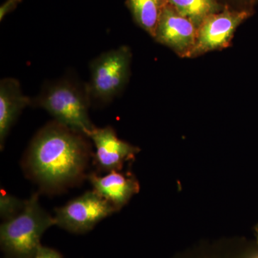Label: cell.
<instances>
[{"label": "cell", "instance_id": "277c9868", "mask_svg": "<svg viewBox=\"0 0 258 258\" xmlns=\"http://www.w3.org/2000/svg\"><path fill=\"white\" fill-rule=\"evenodd\" d=\"M132 54L121 46L103 52L90 64L91 78L86 85L91 103L106 105L118 96L128 82Z\"/></svg>", "mask_w": 258, "mask_h": 258}, {"label": "cell", "instance_id": "7a4b0ae2", "mask_svg": "<svg viewBox=\"0 0 258 258\" xmlns=\"http://www.w3.org/2000/svg\"><path fill=\"white\" fill-rule=\"evenodd\" d=\"M32 104L43 108L55 121L88 137L96 128L89 118L91 104L86 86L69 79H61L44 87Z\"/></svg>", "mask_w": 258, "mask_h": 258}, {"label": "cell", "instance_id": "8fae6325", "mask_svg": "<svg viewBox=\"0 0 258 258\" xmlns=\"http://www.w3.org/2000/svg\"><path fill=\"white\" fill-rule=\"evenodd\" d=\"M127 4L139 26L154 38L166 0H128Z\"/></svg>", "mask_w": 258, "mask_h": 258}, {"label": "cell", "instance_id": "9c48e42d", "mask_svg": "<svg viewBox=\"0 0 258 258\" xmlns=\"http://www.w3.org/2000/svg\"><path fill=\"white\" fill-rule=\"evenodd\" d=\"M32 99L25 96L18 80L5 78L0 82V144L3 149L15 121Z\"/></svg>", "mask_w": 258, "mask_h": 258}, {"label": "cell", "instance_id": "6da1fadb", "mask_svg": "<svg viewBox=\"0 0 258 258\" xmlns=\"http://www.w3.org/2000/svg\"><path fill=\"white\" fill-rule=\"evenodd\" d=\"M83 134L54 121L39 131L29 147L27 167L45 187L56 189L83 176L89 145Z\"/></svg>", "mask_w": 258, "mask_h": 258}, {"label": "cell", "instance_id": "4fadbf2b", "mask_svg": "<svg viewBox=\"0 0 258 258\" xmlns=\"http://www.w3.org/2000/svg\"><path fill=\"white\" fill-rule=\"evenodd\" d=\"M26 201L23 202L10 194L1 191L0 195V214L5 221L13 219L20 213L25 208Z\"/></svg>", "mask_w": 258, "mask_h": 258}, {"label": "cell", "instance_id": "e0dca14e", "mask_svg": "<svg viewBox=\"0 0 258 258\" xmlns=\"http://www.w3.org/2000/svg\"><path fill=\"white\" fill-rule=\"evenodd\" d=\"M255 232H256V237H257V247H258V227H256L255 229ZM252 258H258V250L257 252V253L256 254H254L253 257Z\"/></svg>", "mask_w": 258, "mask_h": 258}, {"label": "cell", "instance_id": "9a60e30c", "mask_svg": "<svg viewBox=\"0 0 258 258\" xmlns=\"http://www.w3.org/2000/svg\"><path fill=\"white\" fill-rule=\"evenodd\" d=\"M22 0H7L0 8V20H3L7 15L9 14L17 8Z\"/></svg>", "mask_w": 258, "mask_h": 258}, {"label": "cell", "instance_id": "2e32d148", "mask_svg": "<svg viewBox=\"0 0 258 258\" xmlns=\"http://www.w3.org/2000/svg\"><path fill=\"white\" fill-rule=\"evenodd\" d=\"M245 6V9L252 11V7L257 3L258 0H237Z\"/></svg>", "mask_w": 258, "mask_h": 258}, {"label": "cell", "instance_id": "5b68a950", "mask_svg": "<svg viewBox=\"0 0 258 258\" xmlns=\"http://www.w3.org/2000/svg\"><path fill=\"white\" fill-rule=\"evenodd\" d=\"M116 211L111 203L93 190L56 209L54 217L56 225L74 233H83Z\"/></svg>", "mask_w": 258, "mask_h": 258}, {"label": "cell", "instance_id": "5bb4252c", "mask_svg": "<svg viewBox=\"0 0 258 258\" xmlns=\"http://www.w3.org/2000/svg\"><path fill=\"white\" fill-rule=\"evenodd\" d=\"M34 258H64L58 252L50 247L41 245L37 249Z\"/></svg>", "mask_w": 258, "mask_h": 258}, {"label": "cell", "instance_id": "7c38bea8", "mask_svg": "<svg viewBox=\"0 0 258 258\" xmlns=\"http://www.w3.org/2000/svg\"><path fill=\"white\" fill-rule=\"evenodd\" d=\"M180 15L186 17L198 28L205 18L221 11L218 0H166Z\"/></svg>", "mask_w": 258, "mask_h": 258}, {"label": "cell", "instance_id": "8992f818", "mask_svg": "<svg viewBox=\"0 0 258 258\" xmlns=\"http://www.w3.org/2000/svg\"><path fill=\"white\" fill-rule=\"evenodd\" d=\"M251 15L250 10H232L228 7L210 15L199 26L196 44L190 57L228 47L235 30Z\"/></svg>", "mask_w": 258, "mask_h": 258}, {"label": "cell", "instance_id": "ba28073f", "mask_svg": "<svg viewBox=\"0 0 258 258\" xmlns=\"http://www.w3.org/2000/svg\"><path fill=\"white\" fill-rule=\"evenodd\" d=\"M96 147L95 160L103 171H119L125 161L134 159L139 148L120 140L111 126L95 128L88 134Z\"/></svg>", "mask_w": 258, "mask_h": 258}, {"label": "cell", "instance_id": "30bf717a", "mask_svg": "<svg viewBox=\"0 0 258 258\" xmlns=\"http://www.w3.org/2000/svg\"><path fill=\"white\" fill-rule=\"evenodd\" d=\"M88 179L93 190L117 210L124 206L139 190V183L135 178L118 171H111L103 176L91 174Z\"/></svg>", "mask_w": 258, "mask_h": 258}, {"label": "cell", "instance_id": "52a82bcc", "mask_svg": "<svg viewBox=\"0 0 258 258\" xmlns=\"http://www.w3.org/2000/svg\"><path fill=\"white\" fill-rule=\"evenodd\" d=\"M198 27L169 3L163 10L155 39L181 57H190L198 37Z\"/></svg>", "mask_w": 258, "mask_h": 258}, {"label": "cell", "instance_id": "3957f363", "mask_svg": "<svg viewBox=\"0 0 258 258\" xmlns=\"http://www.w3.org/2000/svg\"><path fill=\"white\" fill-rule=\"evenodd\" d=\"M55 225V217L42 208L35 194L26 200L23 211L2 224V249L9 258H34L44 232Z\"/></svg>", "mask_w": 258, "mask_h": 258}]
</instances>
